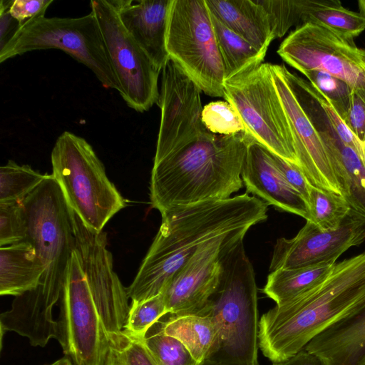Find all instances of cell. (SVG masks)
<instances>
[{"label": "cell", "instance_id": "cell-32", "mask_svg": "<svg viewBox=\"0 0 365 365\" xmlns=\"http://www.w3.org/2000/svg\"><path fill=\"white\" fill-rule=\"evenodd\" d=\"M201 120L205 129L219 135L246 133V128L235 108L227 101H212L202 108Z\"/></svg>", "mask_w": 365, "mask_h": 365}, {"label": "cell", "instance_id": "cell-15", "mask_svg": "<svg viewBox=\"0 0 365 365\" xmlns=\"http://www.w3.org/2000/svg\"><path fill=\"white\" fill-rule=\"evenodd\" d=\"M247 232L215 238L202 245L168 281L161 294L168 314L202 315L221 274L222 259Z\"/></svg>", "mask_w": 365, "mask_h": 365}, {"label": "cell", "instance_id": "cell-5", "mask_svg": "<svg viewBox=\"0 0 365 365\" xmlns=\"http://www.w3.org/2000/svg\"><path fill=\"white\" fill-rule=\"evenodd\" d=\"M52 175L68 205L91 229L103 231L126 202L106 175L105 167L83 138L65 131L51 154Z\"/></svg>", "mask_w": 365, "mask_h": 365}, {"label": "cell", "instance_id": "cell-30", "mask_svg": "<svg viewBox=\"0 0 365 365\" xmlns=\"http://www.w3.org/2000/svg\"><path fill=\"white\" fill-rule=\"evenodd\" d=\"M48 175L9 160L0 168V202L22 201Z\"/></svg>", "mask_w": 365, "mask_h": 365}, {"label": "cell", "instance_id": "cell-28", "mask_svg": "<svg viewBox=\"0 0 365 365\" xmlns=\"http://www.w3.org/2000/svg\"><path fill=\"white\" fill-rule=\"evenodd\" d=\"M106 334L108 351L104 365H159L143 339L124 329Z\"/></svg>", "mask_w": 365, "mask_h": 365}, {"label": "cell", "instance_id": "cell-20", "mask_svg": "<svg viewBox=\"0 0 365 365\" xmlns=\"http://www.w3.org/2000/svg\"><path fill=\"white\" fill-rule=\"evenodd\" d=\"M317 130L351 209L365 216V165L357 152L344 143L322 113L309 118Z\"/></svg>", "mask_w": 365, "mask_h": 365}, {"label": "cell", "instance_id": "cell-45", "mask_svg": "<svg viewBox=\"0 0 365 365\" xmlns=\"http://www.w3.org/2000/svg\"><path fill=\"white\" fill-rule=\"evenodd\" d=\"M357 365H365V356L359 362Z\"/></svg>", "mask_w": 365, "mask_h": 365}, {"label": "cell", "instance_id": "cell-6", "mask_svg": "<svg viewBox=\"0 0 365 365\" xmlns=\"http://www.w3.org/2000/svg\"><path fill=\"white\" fill-rule=\"evenodd\" d=\"M21 203L27 223L25 241L33 246L43 266L40 285L54 307L59 302L66 269L75 250L70 209L52 174Z\"/></svg>", "mask_w": 365, "mask_h": 365}, {"label": "cell", "instance_id": "cell-21", "mask_svg": "<svg viewBox=\"0 0 365 365\" xmlns=\"http://www.w3.org/2000/svg\"><path fill=\"white\" fill-rule=\"evenodd\" d=\"M304 349L324 365H357L365 356V311L326 329Z\"/></svg>", "mask_w": 365, "mask_h": 365}, {"label": "cell", "instance_id": "cell-42", "mask_svg": "<svg viewBox=\"0 0 365 365\" xmlns=\"http://www.w3.org/2000/svg\"><path fill=\"white\" fill-rule=\"evenodd\" d=\"M44 365H74V364L69 358L64 357V358H61L60 359L56 360V361L53 362L52 364H44Z\"/></svg>", "mask_w": 365, "mask_h": 365}, {"label": "cell", "instance_id": "cell-16", "mask_svg": "<svg viewBox=\"0 0 365 365\" xmlns=\"http://www.w3.org/2000/svg\"><path fill=\"white\" fill-rule=\"evenodd\" d=\"M364 240L365 216L352 210L336 230H323L307 221L294 237L277 240L269 271L336 263L344 252Z\"/></svg>", "mask_w": 365, "mask_h": 365}, {"label": "cell", "instance_id": "cell-7", "mask_svg": "<svg viewBox=\"0 0 365 365\" xmlns=\"http://www.w3.org/2000/svg\"><path fill=\"white\" fill-rule=\"evenodd\" d=\"M59 49L89 68L106 88L120 87L98 20L91 11L77 18L40 16L24 23L0 51V63L36 50Z\"/></svg>", "mask_w": 365, "mask_h": 365}, {"label": "cell", "instance_id": "cell-13", "mask_svg": "<svg viewBox=\"0 0 365 365\" xmlns=\"http://www.w3.org/2000/svg\"><path fill=\"white\" fill-rule=\"evenodd\" d=\"M75 250L106 331L123 329L130 309L127 289L114 270L106 232L87 227L69 207Z\"/></svg>", "mask_w": 365, "mask_h": 365}, {"label": "cell", "instance_id": "cell-46", "mask_svg": "<svg viewBox=\"0 0 365 365\" xmlns=\"http://www.w3.org/2000/svg\"><path fill=\"white\" fill-rule=\"evenodd\" d=\"M363 162L365 165V143H364V160Z\"/></svg>", "mask_w": 365, "mask_h": 365}, {"label": "cell", "instance_id": "cell-29", "mask_svg": "<svg viewBox=\"0 0 365 365\" xmlns=\"http://www.w3.org/2000/svg\"><path fill=\"white\" fill-rule=\"evenodd\" d=\"M309 220L323 230L339 228L351 211L340 194L311 187L309 201Z\"/></svg>", "mask_w": 365, "mask_h": 365}, {"label": "cell", "instance_id": "cell-19", "mask_svg": "<svg viewBox=\"0 0 365 365\" xmlns=\"http://www.w3.org/2000/svg\"><path fill=\"white\" fill-rule=\"evenodd\" d=\"M137 43L161 71L169 59L166 49L172 0H108Z\"/></svg>", "mask_w": 365, "mask_h": 365}, {"label": "cell", "instance_id": "cell-11", "mask_svg": "<svg viewBox=\"0 0 365 365\" xmlns=\"http://www.w3.org/2000/svg\"><path fill=\"white\" fill-rule=\"evenodd\" d=\"M90 6L98 20L120 96L135 111L148 110L159 98L161 71L124 28L109 1L93 0Z\"/></svg>", "mask_w": 365, "mask_h": 365}, {"label": "cell", "instance_id": "cell-33", "mask_svg": "<svg viewBox=\"0 0 365 365\" xmlns=\"http://www.w3.org/2000/svg\"><path fill=\"white\" fill-rule=\"evenodd\" d=\"M167 314L161 293L143 302H132L123 329L131 335L143 339L148 329Z\"/></svg>", "mask_w": 365, "mask_h": 365}, {"label": "cell", "instance_id": "cell-41", "mask_svg": "<svg viewBox=\"0 0 365 365\" xmlns=\"http://www.w3.org/2000/svg\"><path fill=\"white\" fill-rule=\"evenodd\" d=\"M272 365H324L322 361L315 355L303 349L290 359Z\"/></svg>", "mask_w": 365, "mask_h": 365}, {"label": "cell", "instance_id": "cell-39", "mask_svg": "<svg viewBox=\"0 0 365 365\" xmlns=\"http://www.w3.org/2000/svg\"><path fill=\"white\" fill-rule=\"evenodd\" d=\"M53 0H14L11 15L22 25L32 19L44 16Z\"/></svg>", "mask_w": 365, "mask_h": 365}, {"label": "cell", "instance_id": "cell-22", "mask_svg": "<svg viewBox=\"0 0 365 365\" xmlns=\"http://www.w3.org/2000/svg\"><path fill=\"white\" fill-rule=\"evenodd\" d=\"M212 14L259 52L274 39L267 12L258 0H205Z\"/></svg>", "mask_w": 365, "mask_h": 365}, {"label": "cell", "instance_id": "cell-9", "mask_svg": "<svg viewBox=\"0 0 365 365\" xmlns=\"http://www.w3.org/2000/svg\"><path fill=\"white\" fill-rule=\"evenodd\" d=\"M224 98L237 111L247 135L271 153L297 165L294 140L270 63L225 81Z\"/></svg>", "mask_w": 365, "mask_h": 365}, {"label": "cell", "instance_id": "cell-40", "mask_svg": "<svg viewBox=\"0 0 365 365\" xmlns=\"http://www.w3.org/2000/svg\"><path fill=\"white\" fill-rule=\"evenodd\" d=\"M13 1L1 0L0 2V51L11 41L22 26L9 12Z\"/></svg>", "mask_w": 365, "mask_h": 365}, {"label": "cell", "instance_id": "cell-27", "mask_svg": "<svg viewBox=\"0 0 365 365\" xmlns=\"http://www.w3.org/2000/svg\"><path fill=\"white\" fill-rule=\"evenodd\" d=\"M302 25L318 24L349 39L365 29V18L344 8L338 0H302Z\"/></svg>", "mask_w": 365, "mask_h": 365}, {"label": "cell", "instance_id": "cell-23", "mask_svg": "<svg viewBox=\"0 0 365 365\" xmlns=\"http://www.w3.org/2000/svg\"><path fill=\"white\" fill-rule=\"evenodd\" d=\"M43 266L26 241L0 247V294L19 296L38 287Z\"/></svg>", "mask_w": 365, "mask_h": 365}, {"label": "cell", "instance_id": "cell-1", "mask_svg": "<svg viewBox=\"0 0 365 365\" xmlns=\"http://www.w3.org/2000/svg\"><path fill=\"white\" fill-rule=\"evenodd\" d=\"M268 205L247 192L225 200L171 208L161 214L160 228L138 271L126 288L132 302L160 294L171 277L207 242L248 230L267 218Z\"/></svg>", "mask_w": 365, "mask_h": 365}, {"label": "cell", "instance_id": "cell-18", "mask_svg": "<svg viewBox=\"0 0 365 365\" xmlns=\"http://www.w3.org/2000/svg\"><path fill=\"white\" fill-rule=\"evenodd\" d=\"M242 179L246 192L268 205L309 220V207L303 197L285 180L270 151L255 140L248 146Z\"/></svg>", "mask_w": 365, "mask_h": 365}, {"label": "cell", "instance_id": "cell-2", "mask_svg": "<svg viewBox=\"0 0 365 365\" xmlns=\"http://www.w3.org/2000/svg\"><path fill=\"white\" fill-rule=\"evenodd\" d=\"M365 311V252L336 262L318 284L263 314L259 348L272 363L302 351L329 327Z\"/></svg>", "mask_w": 365, "mask_h": 365}, {"label": "cell", "instance_id": "cell-44", "mask_svg": "<svg viewBox=\"0 0 365 365\" xmlns=\"http://www.w3.org/2000/svg\"><path fill=\"white\" fill-rule=\"evenodd\" d=\"M198 365H217V364H215L210 362L207 360H205V361H202L201 363H200Z\"/></svg>", "mask_w": 365, "mask_h": 365}, {"label": "cell", "instance_id": "cell-12", "mask_svg": "<svg viewBox=\"0 0 365 365\" xmlns=\"http://www.w3.org/2000/svg\"><path fill=\"white\" fill-rule=\"evenodd\" d=\"M279 56L299 72L318 70L365 88V49L322 26L307 23L292 31L277 49Z\"/></svg>", "mask_w": 365, "mask_h": 365}, {"label": "cell", "instance_id": "cell-8", "mask_svg": "<svg viewBox=\"0 0 365 365\" xmlns=\"http://www.w3.org/2000/svg\"><path fill=\"white\" fill-rule=\"evenodd\" d=\"M166 49L203 93L224 98V64L205 0H172Z\"/></svg>", "mask_w": 365, "mask_h": 365}, {"label": "cell", "instance_id": "cell-43", "mask_svg": "<svg viewBox=\"0 0 365 365\" xmlns=\"http://www.w3.org/2000/svg\"><path fill=\"white\" fill-rule=\"evenodd\" d=\"M359 13L365 18V0L358 1Z\"/></svg>", "mask_w": 365, "mask_h": 365}, {"label": "cell", "instance_id": "cell-38", "mask_svg": "<svg viewBox=\"0 0 365 365\" xmlns=\"http://www.w3.org/2000/svg\"><path fill=\"white\" fill-rule=\"evenodd\" d=\"M271 155L285 180L303 197L309 207L312 186L307 182L299 166L295 163L282 158L273 153H271Z\"/></svg>", "mask_w": 365, "mask_h": 365}, {"label": "cell", "instance_id": "cell-4", "mask_svg": "<svg viewBox=\"0 0 365 365\" xmlns=\"http://www.w3.org/2000/svg\"><path fill=\"white\" fill-rule=\"evenodd\" d=\"M202 316L212 319L218 334L206 360L217 365H259L257 289L243 240L223 255L218 284Z\"/></svg>", "mask_w": 365, "mask_h": 365}, {"label": "cell", "instance_id": "cell-31", "mask_svg": "<svg viewBox=\"0 0 365 365\" xmlns=\"http://www.w3.org/2000/svg\"><path fill=\"white\" fill-rule=\"evenodd\" d=\"M143 341L159 365L199 364L180 341L165 333L161 319L148 329Z\"/></svg>", "mask_w": 365, "mask_h": 365}, {"label": "cell", "instance_id": "cell-36", "mask_svg": "<svg viewBox=\"0 0 365 365\" xmlns=\"http://www.w3.org/2000/svg\"><path fill=\"white\" fill-rule=\"evenodd\" d=\"M27 223L21 202H0V247L24 242Z\"/></svg>", "mask_w": 365, "mask_h": 365}, {"label": "cell", "instance_id": "cell-26", "mask_svg": "<svg viewBox=\"0 0 365 365\" xmlns=\"http://www.w3.org/2000/svg\"><path fill=\"white\" fill-rule=\"evenodd\" d=\"M335 263H322L270 272L262 292L276 304L284 303L321 282Z\"/></svg>", "mask_w": 365, "mask_h": 365}, {"label": "cell", "instance_id": "cell-17", "mask_svg": "<svg viewBox=\"0 0 365 365\" xmlns=\"http://www.w3.org/2000/svg\"><path fill=\"white\" fill-rule=\"evenodd\" d=\"M270 69L289 120L297 165L311 186L341 195L322 140L289 87L282 65L270 64Z\"/></svg>", "mask_w": 365, "mask_h": 365}, {"label": "cell", "instance_id": "cell-25", "mask_svg": "<svg viewBox=\"0 0 365 365\" xmlns=\"http://www.w3.org/2000/svg\"><path fill=\"white\" fill-rule=\"evenodd\" d=\"M211 14L225 68V81L243 76L258 68L266 56Z\"/></svg>", "mask_w": 365, "mask_h": 365}, {"label": "cell", "instance_id": "cell-34", "mask_svg": "<svg viewBox=\"0 0 365 365\" xmlns=\"http://www.w3.org/2000/svg\"><path fill=\"white\" fill-rule=\"evenodd\" d=\"M267 14L274 38L302 25V0H258Z\"/></svg>", "mask_w": 365, "mask_h": 365}, {"label": "cell", "instance_id": "cell-35", "mask_svg": "<svg viewBox=\"0 0 365 365\" xmlns=\"http://www.w3.org/2000/svg\"><path fill=\"white\" fill-rule=\"evenodd\" d=\"M301 73L326 96L343 120L351 91L349 86L342 80L318 70H305Z\"/></svg>", "mask_w": 365, "mask_h": 365}, {"label": "cell", "instance_id": "cell-37", "mask_svg": "<svg viewBox=\"0 0 365 365\" xmlns=\"http://www.w3.org/2000/svg\"><path fill=\"white\" fill-rule=\"evenodd\" d=\"M343 121L351 133L365 143V88L352 89Z\"/></svg>", "mask_w": 365, "mask_h": 365}, {"label": "cell", "instance_id": "cell-3", "mask_svg": "<svg viewBox=\"0 0 365 365\" xmlns=\"http://www.w3.org/2000/svg\"><path fill=\"white\" fill-rule=\"evenodd\" d=\"M246 133L210 132L154 160L150 182L152 207L160 214L181 205L225 200L243 186L242 172L249 145Z\"/></svg>", "mask_w": 365, "mask_h": 365}, {"label": "cell", "instance_id": "cell-24", "mask_svg": "<svg viewBox=\"0 0 365 365\" xmlns=\"http://www.w3.org/2000/svg\"><path fill=\"white\" fill-rule=\"evenodd\" d=\"M162 326L165 333L180 341L200 364L213 352L217 342V330L207 316L167 314Z\"/></svg>", "mask_w": 365, "mask_h": 365}, {"label": "cell", "instance_id": "cell-14", "mask_svg": "<svg viewBox=\"0 0 365 365\" xmlns=\"http://www.w3.org/2000/svg\"><path fill=\"white\" fill-rule=\"evenodd\" d=\"M201 92L199 86L169 58L161 70L157 103L161 116L154 160L209 132L201 120Z\"/></svg>", "mask_w": 365, "mask_h": 365}, {"label": "cell", "instance_id": "cell-10", "mask_svg": "<svg viewBox=\"0 0 365 365\" xmlns=\"http://www.w3.org/2000/svg\"><path fill=\"white\" fill-rule=\"evenodd\" d=\"M58 305L57 341L65 355L74 365H104L107 331L76 250L66 269Z\"/></svg>", "mask_w": 365, "mask_h": 365}]
</instances>
